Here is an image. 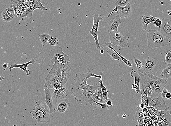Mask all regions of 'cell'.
Segmentation results:
<instances>
[{
  "instance_id": "cb8c5ba5",
  "label": "cell",
  "mask_w": 171,
  "mask_h": 126,
  "mask_svg": "<svg viewBox=\"0 0 171 126\" xmlns=\"http://www.w3.org/2000/svg\"><path fill=\"white\" fill-rule=\"evenodd\" d=\"M107 47H108V48L106 50L105 52L106 54L110 55L113 60L119 61L122 63H124L115 51L114 49L113 48L112 46H109Z\"/></svg>"
},
{
  "instance_id": "e575fe53",
  "label": "cell",
  "mask_w": 171,
  "mask_h": 126,
  "mask_svg": "<svg viewBox=\"0 0 171 126\" xmlns=\"http://www.w3.org/2000/svg\"><path fill=\"white\" fill-rule=\"evenodd\" d=\"M131 0H117L115 3L116 5L121 7H125L130 2Z\"/></svg>"
},
{
  "instance_id": "d4e9b609",
  "label": "cell",
  "mask_w": 171,
  "mask_h": 126,
  "mask_svg": "<svg viewBox=\"0 0 171 126\" xmlns=\"http://www.w3.org/2000/svg\"><path fill=\"white\" fill-rule=\"evenodd\" d=\"M160 78L164 80H167L171 78V64L162 71Z\"/></svg>"
},
{
  "instance_id": "74e56055",
  "label": "cell",
  "mask_w": 171,
  "mask_h": 126,
  "mask_svg": "<svg viewBox=\"0 0 171 126\" xmlns=\"http://www.w3.org/2000/svg\"><path fill=\"white\" fill-rule=\"evenodd\" d=\"M12 5L13 7H14L15 11V17L18 18L19 16L20 15V14H21V13L23 11L22 8H20V7L15 5Z\"/></svg>"
},
{
  "instance_id": "6da1fadb",
  "label": "cell",
  "mask_w": 171,
  "mask_h": 126,
  "mask_svg": "<svg viewBox=\"0 0 171 126\" xmlns=\"http://www.w3.org/2000/svg\"><path fill=\"white\" fill-rule=\"evenodd\" d=\"M91 77L100 78L101 76L96 75L91 71L76 74L74 79L76 82L72 83L70 85L71 93L78 102H85L92 106H99L93 99L92 96L99 85L98 84L91 85L87 84L88 79Z\"/></svg>"
},
{
  "instance_id": "f6af8a7d",
  "label": "cell",
  "mask_w": 171,
  "mask_h": 126,
  "mask_svg": "<svg viewBox=\"0 0 171 126\" xmlns=\"http://www.w3.org/2000/svg\"><path fill=\"white\" fill-rule=\"evenodd\" d=\"M158 115L159 117V120H160V125L162 126H167V123H166V122L161 117H160V116L159 115Z\"/></svg>"
},
{
  "instance_id": "277c9868",
  "label": "cell",
  "mask_w": 171,
  "mask_h": 126,
  "mask_svg": "<svg viewBox=\"0 0 171 126\" xmlns=\"http://www.w3.org/2000/svg\"><path fill=\"white\" fill-rule=\"evenodd\" d=\"M49 56H52L51 63L57 62L63 64L70 62V56L65 54L63 49L58 46H55L50 52Z\"/></svg>"
},
{
  "instance_id": "7a4b0ae2",
  "label": "cell",
  "mask_w": 171,
  "mask_h": 126,
  "mask_svg": "<svg viewBox=\"0 0 171 126\" xmlns=\"http://www.w3.org/2000/svg\"><path fill=\"white\" fill-rule=\"evenodd\" d=\"M146 37L147 46L151 49L166 46L169 42V38L156 29H151L147 31Z\"/></svg>"
},
{
  "instance_id": "680465c9",
  "label": "cell",
  "mask_w": 171,
  "mask_h": 126,
  "mask_svg": "<svg viewBox=\"0 0 171 126\" xmlns=\"http://www.w3.org/2000/svg\"><path fill=\"white\" fill-rule=\"evenodd\" d=\"M4 77L1 76V77H0V81H1L2 80H4Z\"/></svg>"
},
{
  "instance_id": "8d00e7d4",
  "label": "cell",
  "mask_w": 171,
  "mask_h": 126,
  "mask_svg": "<svg viewBox=\"0 0 171 126\" xmlns=\"http://www.w3.org/2000/svg\"><path fill=\"white\" fill-rule=\"evenodd\" d=\"M48 42L50 45L52 46H55L58 45L59 40L57 38H53L52 36L49 40Z\"/></svg>"
},
{
  "instance_id": "7c38bea8",
  "label": "cell",
  "mask_w": 171,
  "mask_h": 126,
  "mask_svg": "<svg viewBox=\"0 0 171 126\" xmlns=\"http://www.w3.org/2000/svg\"><path fill=\"white\" fill-rule=\"evenodd\" d=\"M44 89L46 96L45 102L47 106L49 108L50 113H52L57 112L56 106L53 100L52 94L51 93L49 88L47 87H44Z\"/></svg>"
},
{
  "instance_id": "f907efd6",
  "label": "cell",
  "mask_w": 171,
  "mask_h": 126,
  "mask_svg": "<svg viewBox=\"0 0 171 126\" xmlns=\"http://www.w3.org/2000/svg\"><path fill=\"white\" fill-rule=\"evenodd\" d=\"M166 100H171V93L170 92H168L166 96Z\"/></svg>"
},
{
  "instance_id": "8fae6325",
  "label": "cell",
  "mask_w": 171,
  "mask_h": 126,
  "mask_svg": "<svg viewBox=\"0 0 171 126\" xmlns=\"http://www.w3.org/2000/svg\"><path fill=\"white\" fill-rule=\"evenodd\" d=\"M69 93L68 89L64 87L61 90L55 89L52 94L53 100L55 106L60 101L67 98Z\"/></svg>"
},
{
  "instance_id": "44dd1931",
  "label": "cell",
  "mask_w": 171,
  "mask_h": 126,
  "mask_svg": "<svg viewBox=\"0 0 171 126\" xmlns=\"http://www.w3.org/2000/svg\"><path fill=\"white\" fill-rule=\"evenodd\" d=\"M47 106L45 104H38L35 105L34 109L30 111V113L32 114L33 118L36 119L44 110L47 108Z\"/></svg>"
},
{
  "instance_id": "11a10c76",
  "label": "cell",
  "mask_w": 171,
  "mask_h": 126,
  "mask_svg": "<svg viewBox=\"0 0 171 126\" xmlns=\"http://www.w3.org/2000/svg\"><path fill=\"white\" fill-rule=\"evenodd\" d=\"M7 67H8V64L7 63H4L3 64V67L4 69H7Z\"/></svg>"
},
{
  "instance_id": "4316f807",
  "label": "cell",
  "mask_w": 171,
  "mask_h": 126,
  "mask_svg": "<svg viewBox=\"0 0 171 126\" xmlns=\"http://www.w3.org/2000/svg\"><path fill=\"white\" fill-rule=\"evenodd\" d=\"M30 7L33 11H34L35 10L37 9H41L42 10H46V11H48V10H49L46 8L45 7H44L42 5V3L36 1H33V2L32 3Z\"/></svg>"
},
{
  "instance_id": "9f6ffc18",
  "label": "cell",
  "mask_w": 171,
  "mask_h": 126,
  "mask_svg": "<svg viewBox=\"0 0 171 126\" xmlns=\"http://www.w3.org/2000/svg\"><path fill=\"white\" fill-rule=\"evenodd\" d=\"M167 14L169 16H171V10H168L167 11Z\"/></svg>"
},
{
  "instance_id": "7402d4cb",
  "label": "cell",
  "mask_w": 171,
  "mask_h": 126,
  "mask_svg": "<svg viewBox=\"0 0 171 126\" xmlns=\"http://www.w3.org/2000/svg\"><path fill=\"white\" fill-rule=\"evenodd\" d=\"M164 120L167 123V126H171V112L166 109L162 111H159L157 114Z\"/></svg>"
},
{
  "instance_id": "f546056e",
  "label": "cell",
  "mask_w": 171,
  "mask_h": 126,
  "mask_svg": "<svg viewBox=\"0 0 171 126\" xmlns=\"http://www.w3.org/2000/svg\"><path fill=\"white\" fill-rule=\"evenodd\" d=\"M1 17L4 22L9 23L13 20V18H11L8 15L6 9L1 12Z\"/></svg>"
},
{
  "instance_id": "83f0119b",
  "label": "cell",
  "mask_w": 171,
  "mask_h": 126,
  "mask_svg": "<svg viewBox=\"0 0 171 126\" xmlns=\"http://www.w3.org/2000/svg\"><path fill=\"white\" fill-rule=\"evenodd\" d=\"M141 95V103L144 104L146 106H149L148 97L147 92L145 90H140Z\"/></svg>"
},
{
  "instance_id": "52a82bcc",
  "label": "cell",
  "mask_w": 171,
  "mask_h": 126,
  "mask_svg": "<svg viewBox=\"0 0 171 126\" xmlns=\"http://www.w3.org/2000/svg\"><path fill=\"white\" fill-rule=\"evenodd\" d=\"M93 24L92 29L90 31L89 33L94 37L95 41L96 47L97 49L101 50V47L100 46L99 41L98 38V30L99 27V23L101 21L104 20V18L101 15L95 14L93 16Z\"/></svg>"
},
{
  "instance_id": "603a6c76",
  "label": "cell",
  "mask_w": 171,
  "mask_h": 126,
  "mask_svg": "<svg viewBox=\"0 0 171 126\" xmlns=\"http://www.w3.org/2000/svg\"><path fill=\"white\" fill-rule=\"evenodd\" d=\"M167 83V80L162 79L160 77H158L157 83L156 84L155 88L154 91L156 92L161 94L164 88L166 86Z\"/></svg>"
},
{
  "instance_id": "ab89813d",
  "label": "cell",
  "mask_w": 171,
  "mask_h": 126,
  "mask_svg": "<svg viewBox=\"0 0 171 126\" xmlns=\"http://www.w3.org/2000/svg\"><path fill=\"white\" fill-rule=\"evenodd\" d=\"M163 23V21L160 18H157L156 19V20L154 22V26L156 27H159L161 26Z\"/></svg>"
},
{
  "instance_id": "f5cc1de1",
  "label": "cell",
  "mask_w": 171,
  "mask_h": 126,
  "mask_svg": "<svg viewBox=\"0 0 171 126\" xmlns=\"http://www.w3.org/2000/svg\"><path fill=\"white\" fill-rule=\"evenodd\" d=\"M142 112L144 113V114H148V109L146 106V107L142 109Z\"/></svg>"
},
{
  "instance_id": "ba28073f",
  "label": "cell",
  "mask_w": 171,
  "mask_h": 126,
  "mask_svg": "<svg viewBox=\"0 0 171 126\" xmlns=\"http://www.w3.org/2000/svg\"><path fill=\"white\" fill-rule=\"evenodd\" d=\"M150 74L144 73L140 75V90L146 91L148 97L152 96L153 92L150 85Z\"/></svg>"
},
{
  "instance_id": "e0dca14e",
  "label": "cell",
  "mask_w": 171,
  "mask_h": 126,
  "mask_svg": "<svg viewBox=\"0 0 171 126\" xmlns=\"http://www.w3.org/2000/svg\"><path fill=\"white\" fill-rule=\"evenodd\" d=\"M70 105V102L67 98L59 102L56 106V109L57 112L60 113H64Z\"/></svg>"
},
{
  "instance_id": "d6a6232c",
  "label": "cell",
  "mask_w": 171,
  "mask_h": 126,
  "mask_svg": "<svg viewBox=\"0 0 171 126\" xmlns=\"http://www.w3.org/2000/svg\"><path fill=\"white\" fill-rule=\"evenodd\" d=\"M8 15L11 18L14 19L15 18V13L13 6L12 5L9 8L6 9Z\"/></svg>"
},
{
  "instance_id": "bcb514c9",
  "label": "cell",
  "mask_w": 171,
  "mask_h": 126,
  "mask_svg": "<svg viewBox=\"0 0 171 126\" xmlns=\"http://www.w3.org/2000/svg\"><path fill=\"white\" fill-rule=\"evenodd\" d=\"M140 111H141L137 109L136 113H135V115L134 116L133 118H132V120H133V121H135L137 122V120H138L139 117H140L139 116V112Z\"/></svg>"
},
{
  "instance_id": "d590c367",
  "label": "cell",
  "mask_w": 171,
  "mask_h": 126,
  "mask_svg": "<svg viewBox=\"0 0 171 126\" xmlns=\"http://www.w3.org/2000/svg\"><path fill=\"white\" fill-rule=\"evenodd\" d=\"M163 62L166 64L169 65L171 64V51L170 50H168L167 52L166 53L165 58L163 60Z\"/></svg>"
},
{
  "instance_id": "8992f818",
  "label": "cell",
  "mask_w": 171,
  "mask_h": 126,
  "mask_svg": "<svg viewBox=\"0 0 171 126\" xmlns=\"http://www.w3.org/2000/svg\"><path fill=\"white\" fill-rule=\"evenodd\" d=\"M109 33L110 37L109 42L113 46L117 45L122 48H126L129 46L127 38L118 32V31H113Z\"/></svg>"
},
{
  "instance_id": "c3c4849f",
  "label": "cell",
  "mask_w": 171,
  "mask_h": 126,
  "mask_svg": "<svg viewBox=\"0 0 171 126\" xmlns=\"http://www.w3.org/2000/svg\"><path fill=\"white\" fill-rule=\"evenodd\" d=\"M27 17V11H23L18 17L22 18H26Z\"/></svg>"
},
{
  "instance_id": "94428289",
  "label": "cell",
  "mask_w": 171,
  "mask_h": 126,
  "mask_svg": "<svg viewBox=\"0 0 171 126\" xmlns=\"http://www.w3.org/2000/svg\"><path fill=\"white\" fill-rule=\"evenodd\" d=\"M170 1H171V0H170Z\"/></svg>"
},
{
  "instance_id": "4fadbf2b",
  "label": "cell",
  "mask_w": 171,
  "mask_h": 126,
  "mask_svg": "<svg viewBox=\"0 0 171 126\" xmlns=\"http://www.w3.org/2000/svg\"><path fill=\"white\" fill-rule=\"evenodd\" d=\"M37 62V60L35 58H34L32 59L30 61L27 62V63H23V64H12L10 66V67L8 69L10 71H11L13 69L19 68V69H21L22 70L25 72L27 76H29L30 75V71L27 69V66L30 64H32L35 66Z\"/></svg>"
},
{
  "instance_id": "2e32d148",
  "label": "cell",
  "mask_w": 171,
  "mask_h": 126,
  "mask_svg": "<svg viewBox=\"0 0 171 126\" xmlns=\"http://www.w3.org/2000/svg\"><path fill=\"white\" fill-rule=\"evenodd\" d=\"M50 113H51L48 107L46 108L36 118L37 121L42 123H50L51 121Z\"/></svg>"
},
{
  "instance_id": "ee69618b",
  "label": "cell",
  "mask_w": 171,
  "mask_h": 126,
  "mask_svg": "<svg viewBox=\"0 0 171 126\" xmlns=\"http://www.w3.org/2000/svg\"><path fill=\"white\" fill-rule=\"evenodd\" d=\"M169 91L166 88H165V87L164 88V89L163 90V92L161 93V95L163 98V99H164L165 100H166V94H167V93L168 92H169Z\"/></svg>"
},
{
  "instance_id": "7bdbcfd3",
  "label": "cell",
  "mask_w": 171,
  "mask_h": 126,
  "mask_svg": "<svg viewBox=\"0 0 171 126\" xmlns=\"http://www.w3.org/2000/svg\"><path fill=\"white\" fill-rule=\"evenodd\" d=\"M97 104H98L99 106H101V107L102 108V109H108L110 106H108L106 103H98V102H96Z\"/></svg>"
},
{
  "instance_id": "9a60e30c",
  "label": "cell",
  "mask_w": 171,
  "mask_h": 126,
  "mask_svg": "<svg viewBox=\"0 0 171 126\" xmlns=\"http://www.w3.org/2000/svg\"><path fill=\"white\" fill-rule=\"evenodd\" d=\"M121 19V18L120 16L118 15L110 20L107 28V30L108 32L114 31H118V27L122 24L121 22H120Z\"/></svg>"
},
{
  "instance_id": "5bb4252c",
  "label": "cell",
  "mask_w": 171,
  "mask_h": 126,
  "mask_svg": "<svg viewBox=\"0 0 171 126\" xmlns=\"http://www.w3.org/2000/svg\"><path fill=\"white\" fill-rule=\"evenodd\" d=\"M132 11V6L130 3L125 7L118 6V14L121 19H127L129 18Z\"/></svg>"
},
{
  "instance_id": "9c48e42d",
  "label": "cell",
  "mask_w": 171,
  "mask_h": 126,
  "mask_svg": "<svg viewBox=\"0 0 171 126\" xmlns=\"http://www.w3.org/2000/svg\"><path fill=\"white\" fill-rule=\"evenodd\" d=\"M163 23L158 27V30L164 36L171 40V20L167 18L162 19Z\"/></svg>"
},
{
  "instance_id": "1f68e13d",
  "label": "cell",
  "mask_w": 171,
  "mask_h": 126,
  "mask_svg": "<svg viewBox=\"0 0 171 126\" xmlns=\"http://www.w3.org/2000/svg\"><path fill=\"white\" fill-rule=\"evenodd\" d=\"M26 0H11L12 5H15L20 7H22L26 4Z\"/></svg>"
},
{
  "instance_id": "f1b7e54d",
  "label": "cell",
  "mask_w": 171,
  "mask_h": 126,
  "mask_svg": "<svg viewBox=\"0 0 171 126\" xmlns=\"http://www.w3.org/2000/svg\"><path fill=\"white\" fill-rule=\"evenodd\" d=\"M102 75L103 72H101V78H100V80L99 81V83L101 84V90H102L103 95H104V98L106 99V100H110V99H108V92L107 90V88H106L105 86L103 83L102 81Z\"/></svg>"
},
{
  "instance_id": "ffe728a7",
  "label": "cell",
  "mask_w": 171,
  "mask_h": 126,
  "mask_svg": "<svg viewBox=\"0 0 171 126\" xmlns=\"http://www.w3.org/2000/svg\"><path fill=\"white\" fill-rule=\"evenodd\" d=\"M131 76L134 78V84H132V89H134L137 93H139L140 91V75L135 71H132L130 72Z\"/></svg>"
},
{
  "instance_id": "484cf974",
  "label": "cell",
  "mask_w": 171,
  "mask_h": 126,
  "mask_svg": "<svg viewBox=\"0 0 171 126\" xmlns=\"http://www.w3.org/2000/svg\"><path fill=\"white\" fill-rule=\"evenodd\" d=\"M134 62L136 65L137 69V72H138L139 75L141 74L144 73V71L143 67V65L142 62L139 60L137 57H134L133 58Z\"/></svg>"
},
{
  "instance_id": "91938a15",
  "label": "cell",
  "mask_w": 171,
  "mask_h": 126,
  "mask_svg": "<svg viewBox=\"0 0 171 126\" xmlns=\"http://www.w3.org/2000/svg\"><path fill=\"white\" fill-rule=\"evenodd\" d=\"M126 117H127V115H126V114H124V115L123 116V118H126Z\"/></svg>"
},
{
  "instance_id": "30bf717a",
  "label": "cell",
  "mask_w": 171,
  "mask_h": 126,
  "mask_svg": "<svg viewBox=\"0 0 171 126\" xmlns=\"http://www.w3.org/2000/svg\"><path fill=\"white\" fill-rule=\"evenodd\" d=\"M144 73L152 74L157 65L156 57H148L142 62Z\"/></svg>"
},
{
  "instance_id": "816d5d0a",
  "label": "cell",
  "mask_w": 171,
  "mask_h": 126,
  "mask_svg": "<svg viewBox=\"0 0 171 126\" xmlns=\"http://www.w3.org/2000/svg\"><path fill=\"white\" fill-rule=\"evenodd\" d=\"M148 115L150 116L151 118H153L156 115L155 112H148Z\"/></svg>"
},
{
  "instance_id": "d6986e66",
  "label": "cell",
  "mask_w": 171,
  "mask_h": 126,
  "mask_svg": "<svg viewBox=\"0 0 171 126\" xmlns=\"http://www.w3.org/2000/svg\"><path fill=\"white\" fill-rule=\"evenodd\" d=\"M62 70V81L65 78L69 79L71 76V67L70 62L61 64Z\"/></svg>"
},
{
  "instance_id": "b9f144b4",
  "label": "cell",
  "mask_w": 171,
  "mask_h": 126,
  "mask_svg": "<svg viewBox=\"0 0 171 126\" xmlns=\"http://www.w3.org/2000/svg\"><path fill=\"white\" fill-rule=\"evenodd\" d=\"M137 122L138 123L139 126L145 125L144 122V117H139L137 120Z\"/></svg>"
},
{
  "instance_id": "681fc988",
  "label": "cell",
  "mask_w": 171,
  "mask_h": 126,
  "mask_svg": "<svg viewBox=\"0 0 171 126\" xmlns=\"http://www.w3.org/2000/svg\"><path fill=\"white\" fill-rule=\"evenodd\" d=\"M106 104L108 105V106H110V107L113 106V103H112V102L110 100H106Z\"/></svg>"
},
{
  "instance_id": "4dcf8cb0",
  "label": "cell",
  "mask_w": 171,
  "mask_h": 126,
  "mask_svg": "<svg viewBox=\"0 0 171 126\" xmlns=\"http://www.w3.org/2000/svg\"><path fill=\"white\" fill-rule=\"evenodd\" d=\"M38 36L39 37L41 43L43 44H45L46 43L48 42L49 40L52 36L46 33L38 34Z\"/></svg>"
},
{
  "instance_id": "60d3db41",
  "label": "cell",
  "mask_w": 171,
  "mask_h": 126,
  "mask_svg": "<svg viewBox=\"0 0 171 126\" xmlns=\"http://www.w3.org/2000/svg\"><path fill=\"white\" fill-rule=\"evenodd\" d=\"M27 13V17L30 19L33 18V14L34 11L30 8V7H28L26 10Z\"/></svg>"
},
{
  "instance_id": "f35d334b",
  "label": "cell",
  "mask_w": 171,
  "mask_h": 126,
  "mask_svg": "<svg viewBox=\"0 0 171 126\" xmlns=\"http://www.w3.org/2000/svg\"><path fill=\"white\" fill-rule=\"evenodd\" d=\"M95 94L97 96H100V97L104 98V95H103L102 90H101V85H99L98 89L96 91Z\"/></svg>"
},
{
  "instance_id": "5b68a950",
  "label": "cell",
  "mask_w": 171,
  "mask_h": 126,
  "mask_svg": "<svg viewBox=\"0 0 171 126\" xmlns=\"http://www.w3.org/2000/svg\"><path fill=\"white\" fill-rule=\"evenodd\" d=\"M148 97L149 106H154L160 111L169 109L164 99L160 93L153 91L152 96Z\"/></svg>"
},
{
  "instance_id": "db71d44e",
  "label": "cell",
  "mask_w": 171,
  "mask_h": 126,
  "mask_svg": "<svg viewBox=\"0 0 171 126\" xmlns=\"http://www.w3.org/2000/svg\"><path fill=\"white\" fill-rule=\"evenodd\" d=\"M28 1H29V6H30V7L32 3L33 2V1H39V2L41 3V0H28Z\"/></svg>"
},
{
  "instance_id": "7dc6e473",
  "label": "cell",
  "mask_w": 171,
  "mask_h": 126,
  "mask_svg": "<svg viewBox=\"0 0 171 126\" xmlns=\"http://www.w3.org/2000/svg\"><path fill=\"white\" fill-rule=\"evenodd\" d=\"M118 5H116V6L115 7L114 9H113L112 12L110 13V14H109L108 15L107 18H110V16H111L113 14V13L114 12H116L118 13Z\"/></svg>"
},
{
  "instance_id": "836d02e7",
  "label": "cell",
  "mask_w": 171,
  "mask_h": 126,
  "mask_svg": "<svg viewBox=\"0 0 171 126\" xmlns=\"http://www.w3.org/2000/svg\"><path fill=\"white\" fill-rule=\"evenodd\" d=\"M92 98L96 102L99 103H106V100L104 98L100 97L96 95L95 93L93 95Z\"/></svg>"
},
{
  "instance_id": "ac0fdd59",
  "label": "cell",
  "mask_w": 171,
  "mask_h": 126,
  "mask_svg": "<svg viewBox=\"0 0 171 126\" xmlns=\"http://www.w3.org/2000/svg\"><path fill=\"white\" fill-rule=\"evenodd\" d=\"M141 24H142L143 30L146 31L148 29V25L149 24L154 22L157 17H154L150 15H146L141 16Z\"/></svg>"
},
{
  "instance_id": "6f0895ef",
  "label": "cell",
  "mask_w": 171,
  "mask_h": 126,
  "mask_svg": "<svg viewBox=\"0 0 171 126\" xmlns=\"http://www.w3.org/2000/svg\"><path fill=\"white\" fill-rule=\"evenodd\" d=\"M105 52V51L104 50H100V53H101V54H104Z\"/></svg>"
},
{
  "instance_id": "6125c7cd",
  "label": "cell",
  "mask_w": 171,
  "mask_h": 126,
  "mask_svg": "<svg viewBox=\"0 0 171 126\" xmlns=\"http://www.w3.org/2000/svg\"></svg>"
},
{
  "instance_id": "3957f363",
  "label": "cell",
  "mask_w": 171,
  "mask_h": 126,
  "mask_svg": "<svg viewBox=\"0 0 171 126\" xmlns=\"http://www.w3.org/2000/svg\"><path fill=\"white\" fill-rule=\"evenodd\" d=\"M62 67L61 64L55 62L45 78L44 87L49 89H54L55 84L60 83L62 80Z\"/></svg>"
}]
</instances>
